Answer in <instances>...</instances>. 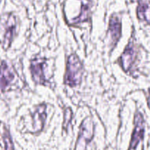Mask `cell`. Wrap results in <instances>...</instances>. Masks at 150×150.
<instances>
[{
	"instance_id": "6da1fadb",
	"label": "cell",
	"mask_w": 150,
	"mask_h": 150,
	"mask_svg": "<svg viewBox=\"0 0 150 150\" xmlns=\"http://www.w3.org/2000/svg\"><path fill=\"white\" fill-rule=\"evenodd\" d=\"M84 68L83 63L76 53H71L67 57L64 76V85L71 88L79 86L82 82Z\"/></svg>"
},
{
	"instance_id": "7a4b0ae2",
	"label": "cell",
	"mask_w": 150,
	"mask_h": 150,
	"mask_svg": "<svg viewBox=\"0 0 150 150\" xmlns=\"http://www.w3.org/2000/svg\"><path fill=\"white\" fill-rule=\"evenodd\" d=\"M48 63L45 57H33L30 60L31 75L34 82L38 85H51V81L47 78L45 74Z\"/></svg>"
},
{
	"instance_id": "3957f363",
	"label": "cell",
	"mask_w": 150,
	"mask_h": 150,
	"mask_svg": "<svg viewBox=\"0 0 150 150\" xmlns=\"http://www.w3.org/2000/svg\"><path fill=\"white\" fill-rule=\"evenodd\" d=\"M137 47L134 41L131 38L117 62L122 69L127 74L133 69V66H134L137 59Z\"/></svg>"
},
{
	"instance_id": "277c9868",
	"label": "cell",
	"mask_w": 150,
	"mask_h": 150,
	"mask_svg": "<svg viewBox=\"0 0 150 150\" xmlns=\"http://www.w3.org/2000/svg\"><path fill=\"white\" fill-rule=\"evenodd\" d=\"M17 73L11 64L2 60L0 64V94L11 90L16 82Z\"/></svg>"
},
{
	"instance_id": "5b68a950",
	"label": "cell",
	"mask_w": 150,
	"mask_h": 150,
	"mask_svg": "<svg viewBox=\"0 0 150 150\" xmlns=\"http://www.w3.org/2000/svg\"><path fill=\"white\" fill-rule=\"evenodd\" d=\"M4 27L5 32L3 38L2 47L4 50H7L17 34L18 21L16 16L12 13L6 15L5 20L4 21Z\"/></svg>"
},
{
	"instance_id": "8992f818",
	"label": "cell",
	"mask_w": 150,
	"mask_h": 150,
	"mask_svg": "<svg viewBox=\"0 0 150 150\" xmlns=\"http://www.w3.org/2000/svg\"><path fill=\"white\" fill-rule=\"evenodd\" d=\"M144 134V119L141 112L136 111L134 117V129L132 134L128 150L135 149L137 147L139 142L143 139Z\"/></svg>"
},
{
	"instance_id": "52a82bcc",
	"label": "cell",
	"mask_w": 150,
	"mask_h": 150,
	"mask_svg": "<svg viewBox=\"0 0 150 150\" xmlns=\"http://www.w3.org/2000/svg\"><path fill=\"white\" fill-rule=\"evenodd\" d=\"M47 104L45 103L35 106L34 110L31 113L32 119V133H39L43 129L46 119Z\"/></svg>"
},
{
	"instance_id": "ba28073f",
	"label": "cell",
	"mask_w": 150,
	"mask_h": 150,
	"mask_svg": "<svg viewBox=\"0 0 150 150\" xmlns=\"http://www.w3.org/2000/svg\"><path fill=\"white\" fill-rule=\"evenodd\" d=\"M108 34L111 37V52L117 46L122 36V21L118 15H111L108 22Z\"/></svg>"
},
{
	"instance_id": "9c48e42d",
	"label": "cell",
	"mask_w": 150,
	"mask_h": 150,
	"mask_svg": "<svg viewBox=\"0 0 150 150\" xmlns=\"http://www.w3.org/2000/svg\"><path fill=\"white\" fill-rule=\"evenodd\" d=\"M94 131H95V124L93 120L90 117H87L83 120L81 124L80 125V131H79L78 143L84 142V144H88L92 140L94 137Z\"/></svg>"
},
{
	"instance_id": "30bf717a",
	"label": "cell",
	"mask_w": 150,
	"mask_h": 150,
	"mask_svg": "<svg viewBox=\"0 0 150 150\" xmlns=\"http://www.w3.org/2000/svg\"><path fill=\"white\" fill-rule=\"evenodd\" d=\"M81 6L80 13L76 18L72 19L69 22V25L73 26L83 22L90 21L91 18V8L92 3L91 0H81Z\"/></svg>"
},
{
	"instance_id": "8fae6325",
	"label": "cell",
	"mask_w": 150,
	"mask_h": 150,
	"mask_svg": "<svg viewBox=\"0 0 150 150\" xmlns=\"http://www.w3.org/2000/svg\"><path fill=\"white\" fill-rule=\"evenodd\" d=\"M137 16L139 20L150 24V2L139 0L137 7Z\"/></svg>"
},
{
	"instance_id": "7c38bea8",
	"label": "cell",
	"mask_w": 150,
	"mask_h": 150,
	"mask_svg": "<svg viewBox=\"0 0 150 150\" xmlns=\"http://www.w3.org/2000/svg\"><path fill=\"white\" fill-rule=\"evenodd\" d=\"M2 138L4 144V150H15L14 144H13L9 129L4 124H3Z\"/></svg>"
},
{
	"instance_id": "4fadbf2b",
	"label": "cell",
	"mask_w": 150,
	"mask_h": 150,
	"mask_svg": "<svg viewBox=\"0 0 150 150\" xmlns=\"http://www.w3.org/2000/svg\"><path fill=\"white\" fill-rule=\"evenodd\" d=\"M72 117H73V112L70 107H67L64 110V121H63L62 129L65 132H67L69 126L71 123Z\"/></svg>"
},
{
	"instance_id": "5bb4252c",
	"label": "cell",
	"mask_w": 150,
	"mask_h": 150,
	"mask_svg": "<svg viewBox=\"0 0 150 150\" xmlns=\"http://www.w3.org/2000/svg\"><path fill=\"white\" fill-rule=\"evenodd\" d=\"M147 102H148V105H149V107L150 108V92L149 93V95H148V97H147Z\"/></svg>"
}]
</instances>
